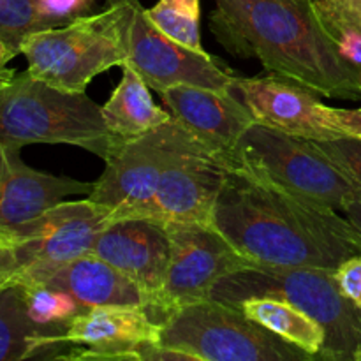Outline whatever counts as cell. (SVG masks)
Masks as SVG:
<instances>
[{
  "instance_id": "cell-23",
  "label": "cell",
  "mask_w": 361,
  "mask_h": 361,
  "mask_svg": "<svg viewBox=\"0 0 361 361\" xmlns=\"http://www.w3.org/2000/svg\"><path fill=\"white\" fill-rule=\"evenodd\" d=\"M23 291L28 316L41 326L62 324L83 310L73 295L55 286L30 284L23 286Z\"/></svg>"
},
{
  "instance_id": "cell-8",
  "label": "cell",
  "mask_w": 361,
  "mask_h": 361,
  "mask_svg": "<svg viewBox=\"0 0 361 361\" xmlns=\"http://www.w3.org/2000/svg\"><path fill=\"white\" fill-rule=\"evenodd\" d=\"M111 212L90 197L60 201L37 217L4 228L18 263V284H46L59 268L92 254Z\"/></svg>"
},
{
  "instance_id": "cell-1",
  "label": "cell",
  "mask_w": 361,
  "mask_h": 361,
  "mask_svg": "<svg viewBox=\"0 0 361 361\" xmlns=\"http://www.w3.org/2000/svg\"><path fill=\"white\" fill-rule=\"evenodd\" d=\"M212 226L245 259L267 267L337 270L361 254V233L345 215L242 171L228 173Z\"/></svg>"
},
{
  "instance_id": "cell-32",
  "label": "cell",
  "mask_w": 361,
  "mask_h": 361,
  "mask_svg": "<svg viewBox=\"0 0 361 361\" xmlns=\"http://www.w3.org/2000/svg\"><path fill=\"white\" fill-rule=\"evenodd\" d=\"M16 55L18 53L14 51L9 44H6L4 41H0V71L6 69L7 62H11V60H13Z\"/></svg>"
},
{
  "instance_id": "cell-31",
  "label": "cell",
  "mask_w": 361,
  "mask_h": 361,
  "mask_svg": "<svg viewBox=\"0 0 361 361\" xmlns=\"http://www.w3.org/2000/svg\"><path fill=\"white\" fill-rule=\"evenodd\" d=\"M342 214H344L345 217L353 222V226L361 233V190H358L355 200L342 210Z\"/></svg>"
},
{
  "instance_id": "cell-20",
  "label": "cell",
  "mask_w": 361,
  "mask_h": 361,
  "mask_svg": "<svg viewBox=\"0 0 361 361\" xmlns=\"http://www.w3.org/2000/svg\"><path fill=\"white\" fill-rule=\"evenodd\" d=\"M63 324L41 326L28 316L23 286L11 282L0 289V361L41 358L42 338Z\"/></svg>"
},
{
  "instance_id": "cell-34",
  "label": "cell",
  "mask_w": 361,
  "mask_h": 361,
  "mask_svg": "<svg viewBox=\"0 0 361 361\" xmlns=\"http://www.w3.org/2000/svg\"><path fill=\"white\" fill-rule=\"evenodd\" d=\"M360 83H361V80H360Z\"/></svg>"
},
{
  "instance_id": "cell-6",
  "label": "cell",
  "mask_w": 361,
  "mask_h": 361,
  "mask_svg": "<svg viewBox=\"0 0 361 361\" xmlns=\"http://www.w3.org/2000/svg\"><path fill=\"white\" fill-rule=\"evenodd\" d=\"M229 171H242L289 194L342 212L358 194L348 176L303 137L254 123L238 141Z\"/></svg>"
},
{
  "instance_id": "cell-33",
  "label": "cell",
  "mask_w": 361,
  "mask_h": 361,
  "mask_svg": "<svg viewBox=\"0 0 361 361\" xmlns=\"http://www.w3.org/2000/svg\"><path fill=\"white\" fill-rule=\"evenodd\" d=\"M16 76V71L14 69H2L0 71V90H2L4 87H6L7 83H9L13 78Z\"/></svg>"
},
{
  "instance_id": "cell-17",
  "label": "cell",
  "mask_w": 361,
  "mask_h": 361,
  "mask_svg": "<svg viewBox=\"0 0 361 361\" xmlns=\"http://www.w3.org/2000/svg\"><path fill=\"white\" fill-rule=\"evenodd\" d=\"M20 150L0 141V228L30 221L66 197L94 189V183L30 168Z\"/></svg>"
},
{
  "instance_id": "cell-3",
  "label": "cell",
  "mask_w": 361,
  "mask_h": 361,
  "mask_svg": "<svg viewBox=\"0 0 361 361\" xmlns=\"http://www.w3.org/2000/svg\"><path fill=\"white\" fill-rule=\"evenodd\" d=\"M334 271L252 263L222 277L210 300L235 309L257 296L286 300L323 326L324 345L317 360L361 361V307L341 291Z\"/></svg>"
},
{
  "instance_id": "cell-9",
  "label": "cell",
  "mask_w": 361,
  "mask_h": 361,
  "mask_svg": "<svg viewBox=\"0 0 361 361\" xmlns=\"http://www.w3.org/2000/svg\"><path fill=\"white\" fill-rule=\"evenodd\" d=\"M192 137L175 118L136 137H116L101 178L88 194L111 212V222L150 219L155 190L166 164Z\"/></svg>"
},
{
  "instance_id": "cell-15",
  "label": "cell",
  "mask_w": 361,
  "mask_h": 361,
  "mask_svg": "<svg viewBox=\"0 0 361 361\" xmlns=\"http://www.w3.org/2000/svg\"><path fill=\"white\" fill-rule=\"evenodd\" d=\"M92 254L136 282L152 302L155 321L164 324V291L169 264V240L164 224L148 219L109 222Z\"/></svg>"
},
{
  "instance_id": "cell-25",
  "label": "cell",
  "mask_w": 361,
  "mask_h": 361,
  "mask_svg": "<svg viewBox=\"0 0 361 361\" xmlns=\"http://www.w3.org/2000/svg\"><path fill=\"white\" fill-rule=\"evenodd\" d=\"M316 147L326 155L331 164L348 176L349 182L361 190V137L342 136L314 141Z\"/></svg>"
},
{
  "instance_id": "cell-12",
  "label": "cell",
  "mask_w": 361,
  "mask_h": 361,
  "mask_svg": "<svg viewBox=\"0 0 361 361\" xmlns=\"http://www.w3.org/2000/svg\"><path fill=\"white\" fill-rule=\"evenodd\" d=\"M161 330L145 309L90 307L66 321L63 330L49 337V345L53 360L148 361Z\"/></svg>"
},
{
  "instance_id": "cell-24",
  "label": "cell",
  "mask_w": 361,
  "mask_h": 361,
  "mask_svg": "<svg viewBox=\"0 0 361 361\" xmlns=\"http://www.w3.org/2000/svg\"><path fill=\"white\" fill-rule=\"evenodd\" d=\"M37 30H46V27L34 0H0V41L20 53L21 41Z\"/></svg>"
},
{
  "instance_id": "cell-5",
  "label": "cell",
  "mask_w": 361,
  "mask_h": 361,
  "mask_svg": "<svg viewBox=\"0 0 361 361\" xmlns=\"http://www.w3.org/2000/svg\"><path fill=\"white\" fill-rule=\"evenodd\" d=\"M20 53L37 80L66 92L87 90L97 74L127 60V2L104 0L99 13L28 34Z\"/></svg>"
},
{
  "instance_id": "cell-7",
  "label": "cell",
  "mask_w": 361,
  "mask_h": 361,
  "mask_svg": "<svg viewBox=\"0 0 361 361\" xmlns=\"http://www.w3.org/2000/svg\"><path fill=\"white\" fill-rule=\"evenodd\" d=\"M161 344L190 361H314L235 307L215 300L190 303L164 321Z\"/></svg>"
},
{
  "instance_id": "cell-21",
  "label": "cell",
  "mask_w": 361,
  "mask_h": 361,
  "mask_svg": "<svg viewBox=\"0 0 361 361\" xmlns=\"http://www.w3.org/2000/svg\"><path fill=\"white\" fill-rule=\"evenodd\" d=\"M249 319L270 330L282 341L296 345L317 360L324 345V330L316 319L293 303L268 296L249 298L238 305Z\"/></svg>"
},
{
  "instance_id": "cell-19",
  "label": "cell",
  "mask_w": 361,
  "mask_h": 361,
  "mask_svg": "<svg viewBox=\"0 0 361 361\" xmlns=\"http://www.w3.org/2000/svg\"><path fill=\"white\" fill-rule=\"evenodd\" d=\"M122 80L111 92L104 106H101L102 116L115 137H136L145 133L157 129L162 123L173 118L171 113L159 108L152 99V88L145 83L143 78L123 66Z\"/></svg>"
},
{
  "instance_id": "cell-10",
  "label": "cell",
  "mask_w": 361,
  "mask_h": 361,
  "mask_svg": "<svg viewBox=\"0 0 361 361\" xmlns=\"http://www.w3.org/2000/svg\"><path fill=\"white\" fill-rule=\"evenodd\" d=\"M127 2V60L123 66L136 71L157 94L175 85L233 92L236 74L217 56L185 48L162 34L140 0ZM122 66V67H123Z\"/></svg>"
},
{
  "instance_id": "cell-14",
  "label": "cell",
  "mask_w": 361,
  "mask_h": 361,
  "mask_svg": "<svg viewBox=\"0 0 361 361\" xmlns=\"http://www.w3.org/2000/svg\"><path fill=\"white\" fill-rule=\"evenodd\" d=\"M159 95L173 118L229 169L236 145L256 123L238 94L175 85Z\"/></svg>"
},
{
  "instance_id": "cell-28",
  "label": "cell",
  "mask_w": 361,
  "mask_h": 361,
  "mask_svg": "<svg viewBox=\"0 0 361 361\" xmlns=\"http://www.w3.org/2000/svg\"><path fill=\"white\" fill-rule=\"evenodd\" d=\"M334 274L341 291L353 303L361 307V254L348 257L344 263L338 264Z\"/></svg>"
},
{
  "instance_id": "cell-26",
  "label": "cell",
  "mask_w": 361,
  "mask_h": 361,
  "mask_svg": "<svg viewBox=\"0 0 361 361\" xmlns=\"http://www.w3.org/2000/svg\"><path fill=\"white\" fill-rule=\"evenodd\" d=\"M34 6L44 27L55 28L94 13L95 0H34Z\"/></svg>"
},
{
  "instance_id": "cell-16",
  "label": "cell",
  "mask_w": 361,
  "mask_h": 361,
  "mask_svg": "<svg viewBox=\"0 0 361 361\" xmlns=\"http://www.w3.org/2000/svg\"><path fill=\"white\" fill-rule=\"evenodd\" d=\"M233 90L252 111L256 123L310 141L342 136L331 123V108L319 95L291 80L270 74L236 76Z\"/></svg>"
},
{
  "instance_id": "cell-13",
  "label": "cell",
  "mask_w": 361,
  "mask_h": 361,
  "mask_svg": "<svg viewBox=\"0 0 361 361\" xmlns=\"http://www.w3.org/2000/svg\"><path fill=\"white\" fill-rule=\"evenodd\" d=\"M228 173L229 169L192 136L166 164L148 221L212 224Z\"/></svg>"
},
{
  "instance_id": "cell-27",
  "label": "cell",
  "mask_w": 361,
  "mask_h": 361,
  "mask_svg": "<svg viewBox=\"0 0 361 361\" xmlns=\"http://www.w3.org/2000/svg\"><path fill=\"white\" fill-rule=\"evenodd\" d=\"M316 7L328 30L351 28L361 32V0H316Z\"/></svg>"
},
{
  "instance_id": "cell-30",
  "label": "cell",
  "mask_w": 361,
  "mask_h": 361,
  "mask_svg": "<svg viewBox=\"0 0 361 361\" xmlns=\"http://www.w3.org/2000/svg\"><path fill=\"white\" fill-rule=\"evenodd\" d=\"M331 123L338 133L361 137V108H331Z\"/></svg>"
},
{
  "instance_id": "cell-29",
  "label": "cell",
  "mask_w": 361,
  "mask_h": 361,
  "mask_svg": "<svg viewBox=\"0 0 361 361\" xmlns=\"http://www.w3.org/2000/svg\"><path fill=\"white\" fill-rule=\"evenodd\" d=\"M18 277V263L14 256L13 243L9 236L0 228V289L9 286L11 282H16Z\"/></svg>"
},
{
  "instance_id": "cell-2",
  "label": "cell",
  "mask_w": 361,
  "mask_h": 361,
  "mask_svg": "<svg viewBox=\"0 0 361 361\" xmlns=\"http://www.w3.org/2000/svg\"><path fill=\"white\" fill-rule=\"evenodd\" d=\"M210 30L240 59H257L270 74L319 97L358 101L361 67L341 55L316 0H214Z\"/></svg>"
},
{
  "instance_id": "cell-18",
  "label": "cell",
  "mask_w": 361,
  "mask_h": 361,
  "mask_svg": "<svg viewBox=\"0 0 361 361\" xmlns=\"http://www.w3.org/2000/svg\"><path fill=\"white\" fill-rule=\"evenodd\" d=\"M46 284L63 289L83 309L90 307H134L152 314V302L143 289L95 254L71 261L59 268ZM155 319V317H154Z\"/></svg>"
},
{
  "instance_id": "cell-4",
  "label": "cell",
  "mask_w": 361,
  "mask_h": 361,
  "mask_svg": "<svg viewBox=\"0 0 361 361\" xmlns=\"http://www.w3.org/2000/svg\"><path fill=\"white\" fill-rule=\"evenodd\" d=\"M116 137L108 129L101 106L85 92H66L32 76L28 71L0 90V141L23 148L32 143L73 145L104 161Z\"/></svg>"
},
{
  "instance_id": "cell-11",
  "label": "cell",
  "mask_w": 361,
  "mask_h": 361,
  "mask_svg": "<svg viewBox=\"0 0 361 361\" xmlns=\"http://www.w3.org/2000/svg\"><path fill=\"white\" fill-rule=\"evenodd\" d=\"M169 264L162 303L166 319L190 303L210 300L212 289L226 275L250 267L212 224L166 222Z\"/></svg>"
},
{
  "instance_id": "cell-22",
  "label": "cell",
  "mask_w": 361,
  "mask_h": 361,
  "mask_svg": "<svg viewBox=\"0 0 361 361\" xmlns=\"http://www.w3.org/2000/svg\"><path fill=\"white\" fill-rule=\"evenodd\" d=\"M200 0H159L147 9L152 23L176 42L196 53L204 51L200 32Z\"/></svg>"
}]
</instances>
